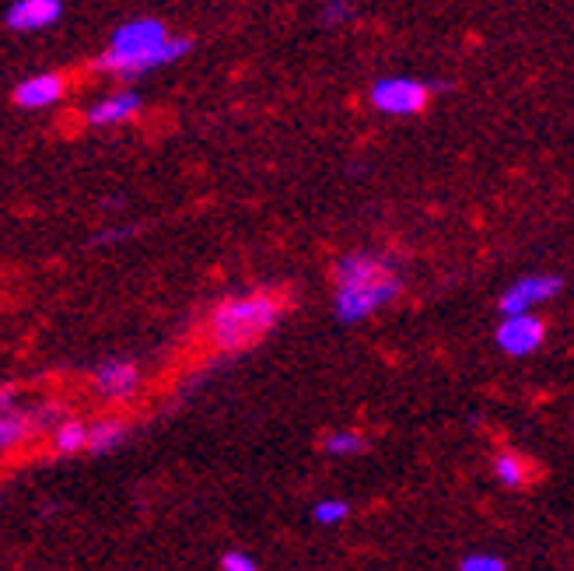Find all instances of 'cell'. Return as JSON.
<instances>
[{
    "instance_id": "12",
    "label": "cell",
    "mask_w": 574,
    "mask_h": 571,
    "mask_svg": "<svg viewBox=\"0 0 574 571\" xmlns=\"http://www.w3.org/2000/svg\"><path fill=\"white\" fill-rule=\"evenodd\" d=\"M35 427V414H18V410H11V414H0V456H4L8 449H14L18 442H25V435Z\"/></svg>"
},
{
    "instance_id": "3",
    "label": "cell",
    "mask_w": 574,
    "mask_h": 571,
    "mask_svg": "<svg viewBox=\"0 0 574 571\" xmlns=\"http://www.w3.org/2000/svg\"><path fill=\"white\" fill-rule=\"evenodd\" d=\"M280 312L284 301L271 292L228 298L210 316V341L221 351H245L280 323Z\"/></svg>"
},
{
    "instance_id": "8",
    "label": "cell",
    "mask_w": 574,
    "mask_h": 571,
    "mask_svg": "<svg viewBox=\"0 0 574 571\" xmlns=\"http://www.w3.org/2000/svg\"><path fill=\"white\" fill-rule=\"evenodd\" d=\"M95 389L105 400H130L140 389V368L134 362H105L95 372Z\"/></svg>"
},
{
    "instance_id": "20",
    "label": "cell",
    "mask_w": 574,
    "mask_h": 571,
    "mask_svg": "<svg viewBox=\"0 0 574 571\" xmlns=\"http://www.w3.org/2000/svg\"><path fill=\"white\" fill-rule=\"evenodd\" d=\"M14 403H18V389H14V386H4V389H0V414H11Z\"/></svg>"
},
{
    "instance_id": "5",
    "label": "cell",
    "mask_w": 574,
    "mask_h": 571,
    "mask_svg": "<svg viewBox=\"0 0 574 571\" xmlns=\"http://www.w3.org/2000/svg\"><path fill=\"white\" fill-rule=\"evenodd\" d=\"M547 336V323L532 312H508L497 327V347L512 358H529L540 351Z\"/></svg>"
},
{
    "instance_id": "17",
    "label": "cell",
    "mask_w": 574,
    "mask_h": 571,
    "mask_svg": "<svg viewBox=\"0 0 574 571\" xmlns=\"http://www.w3.org/2000/svg\"><path fill=\"white\" fill-rule=\"evenodd\" d=\"M459 568H462V571H505L508 561L497 558V555H470V558H462Z\"/></svg>"
},
{
    "instance_id": "18",
    "label": "cell",
    "mask_w": 574,
    "mask_h": 571,
    "mask_svg": "<svg viewBox=\"0 0 574 571\" xmlns=\"http://www.w3.org/2000/svg\"><path fill=\"white\" fill-rule=\"evenodd\" d=\"M221 568L225 571H256V558L253 555H245V550H228V555L221 558Z\"/></svg>"
},
{
    "instance_id": "4",
    "label": "cell",
    "mask_w": 574,
    "mask_h": 571,
    "mask_svg": "<svg viewBox=\"0 0 574 571\" xmlns=\"http://www.w3.org/2000/svg\"><path fill=\"white\" fill-rule=\"evenodd\" d=\"M371 105L386 116H417L431 102V88L414 78H382L371 88Z\"/></svg>"
},
{
    "instance_id": "6",
    "label": "cell",
    "mask_w": 574,
    "mask_h": 571,
    "mask_svg": "<svg viewBox=\"0 0 574 571\" xmlns=\"http://www.w3.org/2000/svg\"><path fill=\"white\" fill-rule=\"evenodd\" d=\"M561 288H564V281L558 274H532V277L515 281L512 288L501 295V316L540 309V306H547V301L558 298Z\"/></svg>"
},
{
    "instance_id": "7",
    "label": "cell",
    "mask_w": 574,
    "mask_h": 571,
    "mask_svg": "<svg viewBox=\"0 0 574 571\" xmlns=\"http://www.w3.org/2000/svg\"><path fill=\"white\" fill-rule=\"evenodd\" d=\"M64 18V0H14L4 22L14 32H43Z\"/></svg>"
},
{
    "instance_id": "16",
    "label": "cell",
    "mask_w": 574,
    "mask_h": 571,
    "mask_svg": "<svg viewBox=\"0 0 574 571\" xmlns=\"http://www.w3.org/2000/svg\"><path fill=\"white\" fill-rule=\"evenodd\" d=\"M347 505L344 502H336V498H326V502H319L315 509H312V519L319 523V526H340L347 519Z\"/></svg>"
},
{
    "instance_id": "14",
    "label": "cell",
    "mask_w": 574,
    "mask_h": 571,
    "mask_svg": "<svg viewBox=\"0 0 574 571\" xmlns=\"http://www.w3.org/2000/svg\"><path fill=\"white\" fill-rule=\"evenodd\" d=\"M53 445H57L60 453H81L88 449V424L81 421H57V432H53Z\"/></svg>"
},
{
    "instance_id": "11",
    "label": "cell",
    "mask_w": 574,
    "mask_h": 571,
    "mask_svg": "<svg viewBox=\"0 0 574 571\" xmlns=\"http://www.w3.org/2000/svg\"><path fill=\"white\" fill-rule=\"evenodd\" d=\"M123 442H127V424L116 421V418L95 421L92 427H88V449L92 453H113Z\"/></svg>"
},
{
    "instance_id": "13",
    "label": "cell",
    "mask_w": 574,
    "mask_h": 571,
    "mask_svg": "<svg viewBox=\"0 0 574 571\" xmlns=\"http://www.w3.org/2000/svg\"><path fill=\"white\" fill-rule=\"evenodd\" d=\"M494 477L505 488H518V484H526V480H529V462L518 453H501L494 459Z\"/></svg>"
},
{
    "instance_id": "1",
    "label": "cell",
    "mask_w": 574,
    "mask_h": 571,
    "mask_svg": "<svg viewBox=\"0 0 574 571\" xmlns=\"http://www.w3.org/2000/svg\"><path fill=\"white\" fill-rule=\"evenodd\" d=\"M190 49H193V39L172 35L169 25L158 22V18H134V22L119 25L113 32L110 46H105V53L99 57V67L116 78L137 81L158 67L183 60Z\"/></svg>"
},
{
    "instance_id": "2",
    "label": "cell",
    "mask_w": 574,
    "mask_h": 571,
    "mask_svg": "<svg viewBox=\"0 0 574 571\" xmlns=\"http://www.w3.org/2000/svg\"><path fill=\"white\" fill-rule=\"evenodd\" d=\"M336 292L333 309L340 323H361V319L386 309L389 301H397L403 284L392 260H382L375 253H351L336 263L333 271Z\"/></svg>"
},
{
    "instance_id": "15",
    "label": "cell",
    "mask_w": 574,
    "mask_h": 571,
    "mask_svg": "<svg viewBox=\"0 0 574 571\" xmlns=\"http://www.w3.org/2000/svg\"><path fill=\"white\" fill-rule=\"evenodd\" d=\"M365 445H368L365 435H357V432H333L322 442V449L330 456H357V453H365Z\"/></svg>"
},
{
    "instance_id": "10",
    "label": "cell",
    "mask_w": 574,
    "mask_h": 571,
    "mask_svg": "<svg viewBox=\"0 0 574 571\" xmlns=\"http://www.w3.org/2000/svg\"><path fill=\"white\" fill-rule=\"evenodd\" d=\"M144 99L137 92H116L99 99L92 110H88V123L92 127H116V123H130L140 113Z\"/></svg>"
},
{
    "instance_id": "9",
    "label": "cell",
    "mask_w": 574,
    "mask_h": 571,
    "mask_svg": "<svg viewBox=\"0 0 574 571\" xmlns=\"http://www.w3.org/2000/svg\"><path fill=\"white\" fill-rule=\"evenodd\" d=\"M64 92L67 84L60 75H32L14 88V102L22 105V110H49V105H57L64 99Z\"/></svg>"
},
{
    "instance_id": "19",
    "label": "cell",
    "mask_w": 574,
    "mask_h": 571,
    "mask_svg": "<svg viewBox=\"0 0 574 571\" xmlns=\"http://www.w3.org/2000/svg\"><path fill=\"white\" fill-rule=\"evenodd\" d=\"M322 18H326L330 25H336V22H351L354 11L347 8V0H333V4L326 8V14H322Z\"/></svg>"
}]
</instances>
